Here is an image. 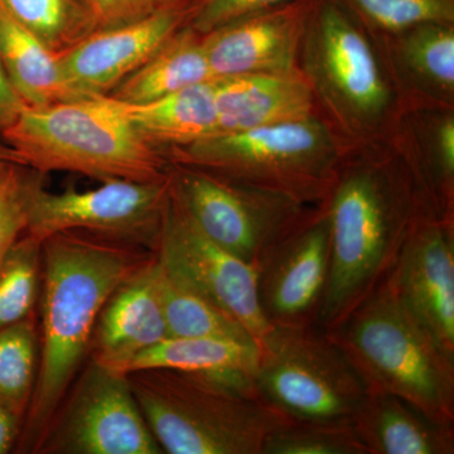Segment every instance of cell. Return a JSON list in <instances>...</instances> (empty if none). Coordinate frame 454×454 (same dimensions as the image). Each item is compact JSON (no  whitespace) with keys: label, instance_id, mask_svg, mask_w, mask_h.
<instances>
[{"label":"cell","instance_id":"cell-1","mask_svg":"<svg viewBox=\"0 0 454 454\" xmlns=\"http://www.w3.org/2000/svg\"><path fill=\"white\" fill-rule=\"evenodd\" d=\"M153 252L83 231L42 243L40 367L16 447L37 453L57 409L82 372L104 304Z\"/></svg>","mask_w":454,"mask_h":454},{"label":"cell","instance_id":"cell-2","mask_svg":"<svg viewBox=\"0 0 454 454\" xmlns=\"http://www.w3.org/2000/svg\"><path fill=\"white\" fill-rule=\"evenodd\" d=\"M325 201L331 269L315 327L328 333L387 279L417 227L435 214L411 176L372 164L339 172Z\"/></svg>","mask_w":454,"mask_h":454},{"label":"cell","instance_id":"cell-3","mask_svg":"<svg viewBox=\"0 0 454 454\" xmlns=\"http://www.w3.org/2000/svg\"><path fill=\"white\" fill-rule=\"evenodd\" d=\"M0 137L25 166L42 175L151 182L166 178L170 168L166 152L143 138L109 97L26 106Z\"/></svg>","mask_w":454,"mask_h":454},{"label":"cell","instance_id":"cell-4","mask_svg":"<svg viewBox=\"0 0 454 454\" xmlns=\"http://www.w3.org/2000/svg\"><path fill=\"white\" fill-rule=\"evenodd\" d=\"M367 390L393 394L433 419L454 424V356L382 282L328 331Z\"/></svg>","mask_w":454,"mask_h":454},{"label":"cell","instance_id":"cell-5","mask_svg":"<svg viewBox=\"0 0 454 454\" xmlns=\"http://www.w3.org/2000/svg\"><path fill=\"white\" fill-rule=\"evenodd\" d=\"M149 428L169 454H262L291 420L259 395L197 373L146 369L128 373Z\"/></svg>","mask_w":454,"mask_h":454},{"label":"cell","instance_id":"cell-6","mask_svg":"<svg viewBox=\"0 0 454 454\" xmlns=\"http://www.w3.org/2000/svg\"><path fill=\"white\" fill-rule=\"evenodd\" d=\"M166 154L301 203L325 200L339 175L330 133L313 118L217 133Z\"/></svg>","mask_w":454,"mask_h":454},{"label":"cell","instance_id":"cell-7","mask_svg":"<svg viewBox=\"0 0 454 454\" xmlns=\"http://www.w3.org/2000/svg\"><path fill=\"white\" fill-rule=\"evenodd\" d=\"M258 395L291 422H352L369 390L319 328L271 327L258 345Z\"/></svg>","mask_w":454,"mask_h":454},{"label":"cell","instance_id":"cell-8","mask_svg":"<svg viewBox=\"0 0 454 454\" xmlns=\"http://www.w3.org/2000/svg\"><path fill=\"white\" fill-rule=\"evenodd\" d=\"M170 193L210 240L258 270L303 216L291 197L170 163Z\"/></svg>","mask_w":454,"mask_h":454},{"label":"cell","instance_id":"cell-9","mask_svg":"<svg viewBox=\"0 0 454 454\" xmlns=\"http://www.w3.org/2000/svg\"><path fill=\"white\" fill-rule=\"evenodd\" d=\"M304 76L348 129L379 124L390 91L366 35L336 0H317L303 42Z\"/></svg>","mask_w":454,"mask_h":454},{"label":"cell","instance_id":"cell-10","mask_svg":"<svg viewBox=\"0 0 454 454\" xmlns=\"http://www.w3.org/2000/svg\"><path fill=\"white\" fill-rule=\"evenodd\" d=\"M35 179L29 197L28 234L43 243L62 231L103 236L155 253L170 196L169 172L160 181L116 179L94 190L50 192Z\"/></svg>","mask_w":454,"mask_h":454},{"label":"cell","instance_id":"cell-11","mask_svg":"<svg viewBox=\"0 0 454 454\" xmlns=\"http://www.w3.org/2000/svg\"><path fill=\"white\" fill-rule=\"evenodd\" d=\"M37 453L160 454L129 379L90 361L51 420Z\"/></svg>","mask_w":454,"mask_h":454},{"label":"cell","instance_id":"cell-12","mask_svg":"<svg viewBox=\"0 0 454 454\" xmlns=\"http://www.w3.org/2000/svg\"><path fill=\"white\" fill-rule=\"evenodd\" d=\"M155 254L168 273L238 319L258 345L271 330L260 309L258 270L203 234L172 193Z\"/></svg>","mask_w":454,"mask_h":454},{"label":"cell","instance_id":"cell-13","mask_svg":"<svg viewBox=\"0 0 454 454\" xmlns=\"http://www.w3.org/2000/svg\"><path fill=\"white\" fill-rule=\"evenodd\" d=\"M331 269L325 207L303 215L258 268L260 309L270 327L316 325Z\"/></svg>","mask_w":454,"mask_h":454},{"label":"cell","instance_id":"cell-14","mask_svg":"<svg viewBox=\"0 0 454 454\" xmlns=\"http://www.w3.org/2000/svg\"><path fill=\"white\" fill-rule=\"evenodd\" d=\"M384 282L439 346L454 356L452 217H426Z\"/></svg>","mask_w":454,"mask_h":454},{"label":"cell","instance_id":"cell-15","mask_svg":"<svg viewBox=\"0 0 454 454\" xmlns=\"http://www.w3.org/2000/svg\"><path fill=\"white\" fill-rule=\"evenodd\" d=\"M317 0H291L202 35L214 79L297 71L298 52Z\"/></svg>","mask_w":454,"mask_h":454},{"label":"cell","instance_id":"cell-16","mask_svg":"<svg viewBox=\"0 0 454 454\" xmlns=\"http://www.w3.org/2000/svg\"><path fill=\"white\" fill-rule=\"evenodd\" d=\"M193 8L184 3L139 22L98 29L57 55L66 80L82 98L106 97L187 25Z\"/></svg>","mask_w":454,"mask_h":454},{"label":"cell","instance_id":"cell-17","mask_svg":"<svg viewBox=\"0 0 454 454\" xmlns=\"http://www.w3.org/2000/svg\"><path fill=\"white\" fill-rule=\"evenodd\" d=\"M160 288L157 254L116 286L98 315L90 356L98 365L127 375L131 361L168 339Z\"/></svg>","mask_w":454,"mask_h":454},{"label":"cell","instance_id":"cell-18","mask_svg":"<svg viewBox=\"0 0 454 454\" xmlns=\"http://www.w3.org/2000/svg\"><path fill=\"white\" fill-rule=\"evenodd\" d=\"M313 98L298 70L216 79L217 133L312 118Z\"/></svg>","mask_w":454,"mask_h":454},{"label":"cell","instance_id":"cell-19","mask_svg":"<svg viewBox=\"0 0 454 454\" xmlns=\"http://www.w3.org/2000/svg\"><path fill=\"white\" fill-rule=\"evenodd\" d=\"M367 454H453L454 424L393 394L369 391L352 418Z\"/></svg>","mask_w":454,"mask_h":454},{"label":"cell","instance_id":"cell-20","mask_svg":"<svg viewBox=\"0 0 454 454\" xmlns=\"http://www.w3.org/2000/svg\"><path fill=\"white\" fill-rule=\"evenodd\" d=\"M256 345L208 339L168 337L131 361L128 373L146 369H169L197 373L244 393L258 395Z\"/></svg>","mask_w":454,"mask_h":454},{"label":"cell","instance_id":"cell-21","mask_svg":"<svg viewBox=\"0 0 454 454\" xmlns=\"http://www.w3.org/2000/svg\"><path fill=\"white\" fill-rule=\"evenodd\" d=\"M119 106L140 136L164 152L217 133L216 79L151 103Z\"/></svg>","mask_w":454,"mask_h":454},{"label":"cell","instance_id":"cell-22","mask_svg":"<svg viewBox=\"0 0 454 454\" xmlns=\"http://www.w3.org/2000/svg\"><path fill=\"white\" fill-rule=\"evenodd\" d=\"M210 80L214 76L202 35L187 23L106 97L128 106H139Z\"/></svg>","mask_w":454,"mask_h":454},{"label":"cell","instance_id":"cell-23","mask_svg":"<svg viewBox=\"0 0 454 454\" xmlns=\"http://www.w3.org/2000/svg\"><path fill=\"white\" fill-rule=\"evenodd\" d=\"M0 59L27 107L83 98L66 80L57 55L0 7Z\"/></svg>","mask_w":454,"mask_h":454},{"label":"cell","instance_id":"cell-24","mask_svg":"<svg viewBox=\"0 0 454 454\" xmlns=\"http://www.w3.org/2000/svg\"><path fill=\"white\" fill-rule=\"evenodd\" d=\"M158 259V258H157ZM160 264V288L169 337L208 339L256 345L238 319L173 277Z\"/></svg>","mask_w":454,"mask_h":454},{"label":"cell","instance_id":"cell-25","mask_svg":"<svg viewBox=\"0 0 454 454\" xmlns=\"http://www.w3.org/2000/svg\"><path fill=\"white\" fill-rule=\"evenodd\" d=\"M0 7L55 55L98 31L85 0H0Z\"/></svg>","mask_w":454,"mask_h":454},{"label":"cell","instance_id":"cell-26","mask_svg":"<svg viewBox=\"0 0 454 454\" xmlns=\"http://www.w3.org/2000/svg\"><path fill=\"white\" fill-rule=\"evenodd\" d=\"M40 367L35 316L0 330V405L25 422Z\"/></svg>","mask_w":454,"mask_h":454},{"label":"cell","instance_id":"cell-27","mask_svg":"<svg viewBox=\"0 0 454 454\" xmlns=\"http://www.w3.org/2000/svg\"><path fill=\"white\" fill-rule=\"evenodd\" d=\"M41 280L42 241L25 232L0 259V330L33 316Z\"/></svg>","mask_w":454,"mask_h":454},{"label":"cell","instance_id":"cell-28","mask_svg":"<svg viewBox=\"0 0 454 454\" xmlns=\"http://www.w3.org/2000/svg\"><path fill=\"white\" fill-rule=\"evenodd\" d=\"M262 454H367L352 422H289L274 430Z\"/></svg>","mask_w":454,"mask_h":454},{"label":"cell","instance_id":"cell-29","mask_svg":"<svg viewBox=\"0 0 454 454\" xmlns=\"http://www.w3.org/2000/svg\"><path fill=\"white\" fill-rule=\"evenodd\" d=\"M402 52L406 65L427 82L452 94L454 89L453 25L427 23L404 32Z\"/></svg>","mask_w":454,"mask_h":454},{"label":"cell","instance_id":"cell-30","mask_svg":"<svg viewBox=\"0 0 454 454\" xmlns=\"http://www.w3.org/2000/svg\"><path fill=\"white\" fill-rule=\"evenodd\" d=\"M366 22L385 32L404 33L427 23L453 25L454 0H342Z\"/></svg>","mask_w":454,"mask_h":454},{"label":"cell","instance_id":"cell-31","mask_svg":"<svg viewBox=\"0 0 454 454\" xmlns=\"http://www.w3.org/2000/svg\"><path fill=\"white\" fill-rule=\"evenodd\" d=\"M41 175L25 164L0 163V259L27 231L29 197Z\"/></svg>","mask_w":454,"mask_h":454},{"label":"cell","instance_id":"cell-32","mask_svg":"<svg viewBox=\"0 0 454 454\" xmlns=\"http://www.w3.org/2000/svg\"><path fill=\"white\" fill-rule=\"evenodd\" d=\"M288 2L291 0H200L193 8L188 26L200 35H206L240 18L279 7Z\"/></svg>","mask_w":454,"mask_h":454},{"label":"cell","instance_id":"cell-33","mask_svg":"<svg viewBox=\"0 0 454 454\" xmlns=\"http://www.w3.org/2000/svg\"><path fill=\"white\" fill-rule=\"evenodd\" d=\"M98 29L115 28L139 22L184 4V0H85Z\"/></svg>","mask_w":454,"mask_h":454},{"label":"cell","instance_id":"cell-34","mask_svg":"<svg viewBox=\"0 0 454 454\" xmlns=\"http://www.w3.org/2000/svg\"><path fill=\"white\" fill-rule=\"evenodd\" d=\"M25 107V103L12 88L0 59V136L17 121Z\"/></svg>","mask_w":454,"mask_h":454},{"label":"cell","instance_id":"cell-35","mask_svg":"<svg viewBox=\"0 0 454 454\" xmlns=\"http://www.w3.org/2000/svg\"><path fill=\"white\" fill-rule=\"evenodd\" d=\"M23 420L0 405V454L16 450L22 432Z\"/></svg>","mask_w":454,"mask_h":454},{"label":"cell","instance_id":"cell-36","mask_svg":"<svg viewBox=\"0 0 454 454\" xmlns=\"http://www.w3.org/2000/svg\"><path fill=\"white\" fill-rule=\"evenodd\" d=\"M5 162H14V163H22L20 158L18 157L16 152L11 148L8 145H5L4 142L0 140V163Z\"/></svg>","mask_w":454,"mask_h":454}]
</instances>
